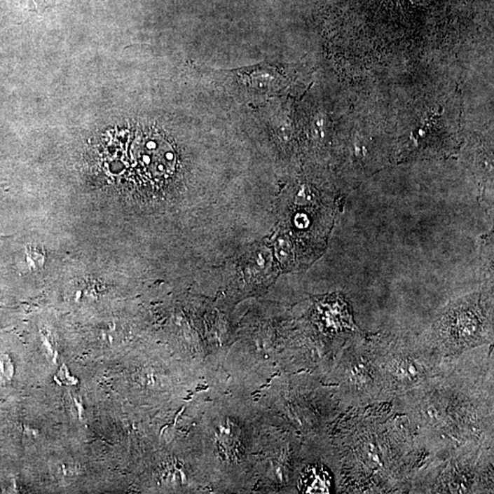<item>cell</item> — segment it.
I'll list each match as a JSON object with an SVG mask.
<instances>
[{"label":"cell","mask_w":494,"mask_h":494,"mask_svg":"<svg viewBox=\"0 0 494 494\" xmlns=\"http://www.w3.org/2000/svg\"><path fill=\"white\" fill-rule=\"evenodd\" d=\"M44 252L41 247H35V245L27 247V263H28L29 268L32 269V270H37V269L41 268L44 263Z\"/></svg>","instance_id":"3"},{"label":"cell","mask_w":494,"mask_h":494,"mask_svg":"<svg viewBox=\"0 0 494 494\" xmlns=\"http://www.w3.org/2000/svg\"><path fill=\"white\" fill-rule=\"evenodd\" d=\"M236 80L245 90L247 97H271L280 88V76L270 65L259 64L233 71Z\"/></svg>","instance_id":"1"},{"label":"cell","mask_w":494,"mask_h":494,"mask_svg":"<svg viewBox=\"0 0 494 494\" xmlns=\"http://www.w3.org/2000/svg\"><path fill=\"white\" fill-rule=\"evenodd\" d=\"M301 490L308 493H329L331 490V477L322 467L313 466L302 474Z\"/></svg>","instance_id":"2"}]
</instances>
